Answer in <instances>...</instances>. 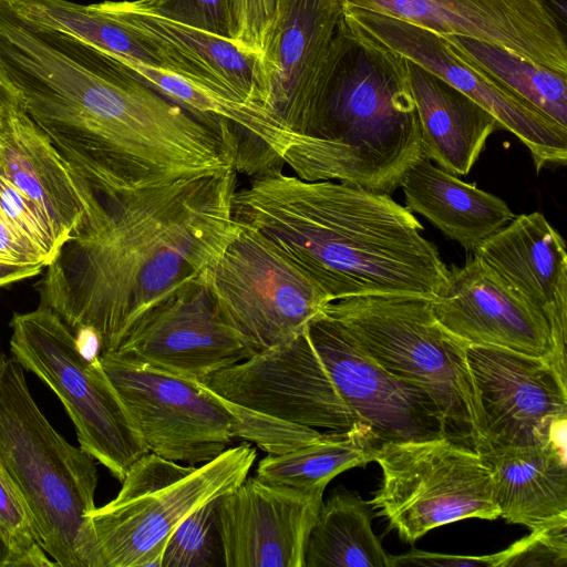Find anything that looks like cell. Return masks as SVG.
<instances>
[{
  "label": "cell",
  "instance_id": "obj_36",
  "mask_svg": "<svg viewBox=\"0 0 567 567\" xmlns=\"http://www.w3.org/2000/svg\"><path fill=\"white\" fill-rule=\"evenodd\" d=\"M390 567L441 566V567H498V553L482 556L449 555L412 548L401 555H389Z\"/></svg>",
  "mask_w": 567,
  "mask_h": 567
},
{
  "label": "cell",
  "instance_id": "obj_39",
  "mask_svg": "<svg viewBox=\"0 0 567 567\" xmlns=\"http://www.w3.org/2000/svg\"><path fill=\"white\" fill-rule=\"evenodd\" d=\"M19 110L22 105L18 93L0 68V117L6 118Z\"/></svg>",
  "mask_w": 567,
  "mask_h": 567
},
{
  "label": "cell",
  "instance_id": "obj_26",
  "mask_svg": "<svg viewBox=\"0 0 567 567\" xmlns=\"http://www.w3.org/2000/svg\"><path fill=\"white\" fill-rule=\"evenodd\" d=\"M306 567H390L372 530V506L357 493L336 491L321 505L309 534Z\"/></svg>",
  "mask_w": 567,
  "mask_h": 567
},
{
  "label": "cell",
  "instance_id": "obj_22",
  "mask_svg": "<svg viewBox=\"0 0 567 567\" xmlns=\"http://www.w3.org/2000/svg\"><path fill=\"white\" fill-rule=\"evenodd\" d=\"M0 171L41 209L59 247L99 209L96 193L23 109L3 118Z\"/></svg>",
  "mask_w": 567,
  "mask_h": 567
},
{
  "label": "cell",
  "instance_id": "obj_35",
  "mask_svg": "<svg viewBox=\"0 0 567 567\" xmlns=\"http://www.w3.org/2000/svg\"><path fill=\"white\" fill-rule=\"evenodd\" d=\"M279 0H228L230 39L241 49L261 55Z\"/></svg>",
  "mask_w": 567,
  "mask_h": 567
},
{
  "label": "cell",
  "instance_id": "obj_16",
  "mask_svg": "<svg viewBox=\"0 0 567 567\" xmlns=\"http://www.w3.org/2000/svg\"><path fill=\"white\" fill-rule=\"evenodd\" d=\"M398 18L441 35H463L504 47L539 65L567 73L566 33L543 0H339Z\"/></svg>",
  "mask_w": 567,
  "mask_h": 567
},
{
  "label": "cell",
  "instance_id": "obj_40",
  "mask_svg": "<svg viewBox=\"0 0 567 567\" xmlns=\"http://www.w3.org/2000/svg\"><path fill=\"white\" fill-rule=\"evenodd\" d=\"M549 8L561 29L565 31L566 27V0H543Z\"/></svg>",
  "mask_w": 567,
  "mask_h": 567
},
{
  "label": "cell",
  "instance_id": "obj_25",
  "mask_svg": "<svg viewBox=\"0 0 567 567\" xmlns=\"http://www.w3.org/2000/svg\"><path fill=\"white\" fill-rule=\"evenodd\" d=\"M492 473L499 517L530 530L567 520L566 451L554 445L482 454Z\"/></svg>",
  "mask_w": 567,
  "mask_h": 567
},
{
  "label": "cell",
  "instance_id": "obj_27",
  "mask_svg": "<svg viewBox=\"0 0 567 567\" xmlns=\"http://www.w3.org/2000/svg\"><path fill=\"white\" fill-rule=\"evenodd\" d=\"M375 450L354 435L324 432L306 445L264 457L255 476L267 484L322 497L338 474L374 462Z\"/></svg>",
  "mask_w": 567,
  "mask_h": 567
},
{
  "label": "cell",
  "instance_id": "obj_6",
  "mask_svg": "<svg viewBox=\"0 0 567 567\" xmlns=\"http://www.w3.org/2000/svg\"><path fill=\"white\" fill-rule=\"evenodd\" d=\"M324 312L398 378L423 389L442 412L452 440L480 452L481 411L467 344L435 318L431 300L364 296L331 301Z\"/></svg>",
  "mask_w": 567,
  "mask_h": 567
},
{
  "label": "cell",
  "instance_id": "obj_5",
  "mask_svg": "<svg viewBox=\"0 0 567 567\" xmlns=\"http://www.w3.org/2000/svg\"><path fill=\"white\" fill-rule=\"evenodd\" d=\"M23 370L14 358L0 357V464L56 566L103 567L90 517L96 508L95 460L50 424Z\"/></svg>",
  "mask_w": 567,
  "mask_h": 567
},
{
  "label": "cell",
  "instance_id": "obj_2",
  "mask_svg": "<svg viewBox=\"0 0 567 567\" xmlns=\"http://www.w3.org/2000/svg\"><path fill=\"white\" fill-rule=\"evenodd\" d=\"M237 173L96 194L100 207L62 244L38 285L40 305L115 352L135 324L202 284L235 235Z\"/></svg>",
  "mask_w": 567,
  "mask_h": 567
},
{
  "label": "cell",
  "instance_id": "obj_41",
  "mask_svg": "<svg viewBox=\"0 0 567 567\" xmlns=\"http://www.w3.org/2000/svg\"><path fill=\"white\" fill-rule=\"evenodd\" d=\"M0 567H14L12 555L0 536Z\"/></svg>",
  "mask_w": 567,
  "mask_h": 567
},
{
  "label": "cell",
  "instance_id": "obj_30",
  "mask_svg": "<svg viewBox=\"0 0 567 567\" xmlns=\"http://www.w3.org/2000/svg\"><path fill=\"white\" fill-rule=\"evenodd\" d=\"M219 499L203 504L177 525L164 548L161 567L224 566Z\"/></svg>",
  "mask_w": 567,
  "mask_h": 567
},
{
  "label": "cell",
  "instance_id": "obj_7",
  "mask_svg": "<svg viewBox=\"0 0 567 567\" xmlns=\"http://www.w3.org/2000/svg\"><path fill=\"white\" fill-rule=\"evenodd\" d=\"M257 457L249 443L199 466L147 452L127 471L114 499L91 523L103 567H161L166 543L193 511L239 485Z\"/></svg>",
  "mask_w": 567,
  "mask_h": 567
},
{
  "label": "cell",
  "instance_id": "obj_21",
  "mask_svg": "<svg viewBox=\"0 0 567 567\" xmlns=\"http://www.w3.org/2000/svg\"><path fill=\"white\" fill-rule=\"evenodd\" d=\"M473 256L545 316L557 358L566 367L567 251L561 235L542 213L522 214Z\"/></svg>",
  "mask_w": 567,
  "mask_h": 567
},
{
  "label": "cell",
  "instance_id": "obj_31",
  "mask_svg": "<svg viewBox=\"0 0 567 567\" xmlns=\"http://www.w3.org/2000/svg\"><path fill=\"white\" fill-rule=\"evenodd\" d=\"M0 536L14 567H53L38 537L31 514L17 487L0 464Z\"/></svg>",
  "mask_w": 567,
  "mask_h": 567
},
{
  "label": "cell",
  "instance_id": "obj_12",
  "mask_svg": "<svg viewBox=\"0 0 567 567\" xmlns=\"http://www.w3.org/2000/svg\"><path fill=\"white\" fill-rule=\"evenodd\" d=\"M100 360L148 452L179 464L202 465L238 437L231 403L202 382L117 352L101 353Z\"/></svg>",
  "mask_w": 567,
  "mask_h": 567
},
{
  "label": "cell",
  "instance_id": "obj_42",
  "mask_svg": "<svg viewBox=\"0 0 567 567\" xmlns=\"http://www.w3.org/2000/svg\"><path fill=\"white\" fill-rule=\"evenodd\" d=\"M2 130H3V118L0 117V134H1Z\"/></svg>",
  "mask_w": 567,
  "mask_h": 567
},
{
  "label": "cell",
  "instance_id": "obj_32",
  "mask_svg": "<svg viewBox=\"0 0 567 567\" xmlns=\"http://www.w3.org/2000/svg\"><path fill=\"white\" fill-rule=\"evenodd\" d=\"M0 212L48 266L60 248L51 226L37 204L14 186L1 171Z\"/></svg>",
  "mask_w": 567,
  "mask_h": 567
},
{
  "label": "cell",
  "instance_id": "obj_23",
  "mask_svg": "<svg viewBox=\"0 0 567 567\" xmlns=\"http://www.w3.org/2000/svg\"><path fill=\"white\" fill-rule=\"evenodd\" d=\"M422 155L455 175H467L487 138L503 130L483 106L441 78L408 60Z\"/></svg>",
  "mask_w": 567,
  "mask_h": 567
},
{
  "label": "cell",
  "instance_id": "obj_28",
  "mask_svg": "<svg viewBox=\"0 0 567 567\" xmlns=\"http://www.w3.org/2000/svg\"><path fill=\"white\" fill-rule=\"evenodd\" d=\"M471 64L567 127V73L539 65L504 47L463 35H442Z\"/></svg>",
  "mask_w": 567,
  "mask_h": 567
},
{
  "label": "cell",
  "instance_id": "obj_10",
  "mask_svg": "<svg viewBox=\"0 0 567 567\" xmlns=\"http://www.w3.org/2000/svg\"><path fill=\"white\" fill-rule=\"evenodd\" d=\"M237 223L204 284L221 319L257 354L302 333L331 300L262 234Z\"/></svg>",
  "mask_w": 567,
  "mask_h": 567
},
{
  "label": "cell",
  "instance_id": "obj_33",
  "mask_svg": "<svg viewBox=\"0 0 567 567\" xmlns=\"http://www.w3.org/2000/svg\"><path fill=\"white\" fill-rule=\"evenodd\" d=\"M567 565V520L532 529L498 551V567H565Z\"/></svg>",
  "mask_w": 567,
  "mask_h": 567
},
{
  "label": "cell",
  "instance_id": "obj_17",
  "mask_svg": "<svg viewBox=\"0 0 567 567\" xmlns=\"http://www.w3.org/2000/svg\"><path fill=\"white\" fill-rule=\"evenodd\" d=\"M115 352L195 381L254 355L221 319L204 282L147 312Z\"/></svg>",
  "mask_w": 567,
  "mask_h": 567
},
{
  "label": "cell",
  "instance_id": "obj_15",
  "mask_svg": "<svg viewBox=\"0 0 567 567\" xmlns=\"http://www.w3.org/2000/svg\"><path fill=\"white\" fill-rule=\"evenodd\" d=\"M339 0H279L259 62L257 102L297 135L308 133L333 41Z\"/></svg>",
  "mask_w": 567,
  "mask_h": 567
},
{
  "label": "cell",
  "instance_id": "obj_9",
  "mask_svg": "<svg viewBox=\"0 0 567 567\" xmlns=\"http://www.w3.org/2000/svg\"><path fill=\"white\" fill-rule=\"evenodd\" d=\"M374 462L382 483L370 504L410 544L443 525L499 517L491 468L466 444L449 436L385 443Z\"/></svg>",
  "mask_w": 567,
  "mask_h": 567
},
{
  "label": "cell",
  "instance_id": "obj_29",
  "mask_svg": "<svg viewBox=\"0 0 567 567\" xmlns=\"http://www.w3.org/2000/svg\"><path fill=\"white\" fill-rule=\"evenodd\" d=\"M18 14L63 32L117 60H133L158 68V62L120 23L92 4L68 0H4Z\"/></svg>",
  "mask_w": 567,
  "mask_h": 567
},
{
  "label": "cell",
  "instance_id": "obj_38",
  "mask_svg": "<svg viewBox=\"0 0 567 567\" xmlns=\"http://www.w3.org/2000/svg\"><path fill=\"white\" fill-rule=\"evenodd\" d=\"M45 266L42 264L0 262V288L39 275Z\"/></svg>",
  "mask_w": 567,
  "mask_h": 567
},
{
  "label": "cell",
  "instance_id": "obj_37",
  "mask_svg": "<svg viewBox=\"0 0 567 567\" xmlns=\"http://www.w3.org/2000/svg\"><path fill=\"white\" fill-rule=\"evenodd\" d=\"M0 262L42 264L39 252L8 223L0 212Z\"/></svg>",
  "mask_w": 567,
  "mask_h": 567
},
{
  "label": "cell",
  "instance_id": "obj_4",
  "mask_svg": "<svg viewBox=\"0 0 567 567\" xmlns=\"http://www.w3.org/2000/svg\"><path fill=\"white\" fill-rule=\"evenodd\" d=\"M422 155L408 59L343 19L308 133L287 148L297 177L391 194Z\"/></svg>",
  "mask_w": 567,
  "mask_h": 567
},
{
  "label": "cell",
  "instance_id": "obj_24",
  "mask_svg": "<svg viewBox=\"0 0 567 567\" xmlns=\"http://www.w3.org/2000/svg\"><path fill=\"white\" fill-rule=\"evenodd\" d=\"M400 187L410 212L424 216L466 251L473 252L516 216L502 198L461 181L424 156L408 168Z\"/></svg>",
  "mask_w": 567,
  "mask_h": 567
},
{
  "label": "cell",
  "instance_id": "obj_18",
  "mask_svg": "<svg viewBox=\"0 0 567 567\" xmlns=\"http://www.w3.org/2000/svg\"><path fill=\"white\" fill-rule=\"evenodd\" d=\"M431 306L439 322L467 344L542 357L567 380L545 316L474 256L449 269L447 284Z\"/></svg>",
  "mask_w": 567,
  "mask_h": 567
},
{
  "label": "cell",
  "instance_id": "obj_14",
  "mask_svg": "<svg viewBox=\"0 0 567 567\" xmlns=\"http://www.w3.org/2000/svg\"><path fill=\"white\" fill-rule=\"evenodd\" d=\"M343 12L351 27L441 78L488 111L503 130L528 148L537 172L566 164L567 127L467 62L441 34L364 9L343 8Z\"/></svg>",
  "mask_w": 567,
  "mask_h": 567
},
{
  "label": "cell",
  "instance_id": "obj_11",
  "mask_svg": "<svg viewBox=\"0 0 567 567\" xmlns=\"http://www.w3.org/2000/svg\"><path fill=\"white\" fill-rule=\"evenodd\" d=\"M329 385L340 433L382 444L450 436L445 419L420 386L369 357L324 311L307 328Z\"/></svg>",
  "mask_w": 567,
  "mask_h": 567
},
{
  "label": "cell",
  "instance_id": "obj_20",
  "mask_svg": "<svg viewBox=\"0 0 567 567\" xmlns=\"http://www.w3.org/2000/svg\"><path fill=\"white\" fill-rule=\"evenodd\" d=\"M92 7L127 30L158 62L159 69L259 106L258 54L230 39L151 14L132 1H103Z\"/></svg>",
  "mask_w": 567,
  "mask_h": 567
},
{
  "label": "cell",
  "instance_id": "obj_3",
  "mask_svg": "<svg viewBox=\"0 0 567 567\" xmlns=\"http://www.w3.org/2000/svg\"><path fill=\"white\" fill-rule=\"evenodd\" d=\"M236 220L269 239L331 301L364 296L436 298L449 268L423 226L389 194L281 169L234 196Z\"/></svg>",
  "mask_w": 567,
  "mask_h": 567
},
{
  "label": "cell",
  "instance_id": "obj_8",
  "mask_svg": "<svg viewBox=\"0 0 567 567\" xmlns=\"http://www.w3.org/2000/svg\"><path fill=\"white\" fill-rule=\"evenodd\" d=\"M10 327L12 358L56 394L75 426L80 447L122 482L148 451L100 353L87 354L82 340L43 305L14 313Z\"/></svg>",
  "mask_w": 567,
  "mask_h": 567
},
{
  "label": "cell",
  "instance_id": "obj_1",
  "mask_svg": "<svg viewBox=\"0 0 567 567\" xmlns=\"http://www.w3.org/2000/svg\"><path fill=\"white\" fill-rule=\"evenodd\" d=\"M0 68L30 120L96 194L224 173L223 141L127 66L0 0Z\"/></svg>",
  "mask_w": 567,
  "mask_h": 567
},
{
  "label": "cell",
  "instance_id": "obj_34",
  "mask_svg": "<svg viewBox=\"0 0 567 567\" xmlns=\"http://www.w3.org/2000/svg\"><path fill=\"white\" fill-rule=\"evenodd\" d=\"M132 2L151 14L230 39L228 0H134Z\"/></svg>",
  "mask_w": 567,
  "mask_h": 567
},
{
  "label": "cell",
  "instance_id": "obj_19",
  "mask_svg": "<svg viewBox=\"0 0 567 567\" xmlns=\"http://www.w3.org/2000/svg\"><path fill=\"white\" fill-rule=\"evenodd\" d=\"M322 497L246 477L220 496L225 567H306L309 534Z\"/></svg>",
  "mask_w": 567,
  "mask_h": 567
},
{
  "label": "cell",
  "instance_id": "obj_13",
  "mask_svg": "<svg viewBox=\"0 0 567 567\" xmlns=\"http://www.w3.org/2000/svg\"><path fill=\"white\" fill-rule=\"evenodd\" d=\"M481 411V454L554 445L566 451L567 380L544 358L467 346Z\"/></svg>",
  "mask_w": 567,
  "mask_h": 567
}]
</instances>
